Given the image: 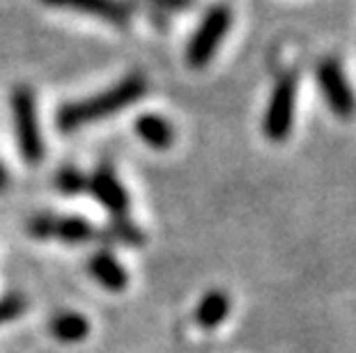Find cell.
Masks as SVG:
<instances>
[{
    "mask_svg": "<svg viewBox=\"0 0 356 353\" xmlns=\"http://www.w3.org/2000/svg\"><path fill=\"white\" fill-rule=\"evenodd\" d=\"M28 232L35 239H58L65 243H83L95 236V227L79 216L40 214L28 223Z\"/></svg>",
    "mask_w": 356,
    "mask_h": 353,
    "instance_id": "6",
    "label": "cell"
},
{
    "mask_svg": "<svg viewBox=\"0 0 356 353\" xmlns=\"http://www.w3.org/2000/svg\"><path fill=\"white\" fill-rule=\"evenodd\" d=\"M294 112H297V76L287 74L269 96L267 112L262 119V131L271 142H283L292 133Z\"/></svg>",
    "mask_w": 356,
    "mask_h": 353,
    "instance_id": "4",
    "label": "cell"
},
{
    "mask_svg": "<svg viewBox=\"0 0 356 353\" xmlns=\"http://www.w3.org/2000/svg\"><path fill=\"white\" fill-rule=\"evenodd\" d=\"M147 92V80L140 74H131V76L122 78L108 87L106 92H99L90 99L65 103L58 110V129L60 131H76L81 126L102 122V119L115 115V112L134 106L136 101L143 99Z\"/></svg>",
    "mask_w": 356,
    "mask_h": 353,
    "instance_id": "1",
    "label": "cell"
},
{
    "mask_svg": "<svg viewBox=\"0 0 356 353\" xmlns=\"http://www.w3.org/2000/svg\"><path fill=\"white\" fill-rule=\"evenodd\" d=\"M136 133L143 142H147L149 147L154 149H168L175 140V129L165 117L154 115V112H147V115H140L134 124Z\"/></svg>",
    "mask_w": 356,
    "mask_h": 353,
    "instance_id": "10",
    "label": "cell"
},
{
    "mask_svg": "<svg viewBox=\"0 0 356 353\" xmlns=\"http://www.w3.org/2000/svg\"><path fill=\"white\" fill-rule=\"evenodd\" d=\"M228 312H230L228 294L221 289H211L200 298L198 307H195V324L204 330H211L223 324Z\"/></svg>",
    "mask_w": 356,
    "mask_h": 353,
    "instance_id": "11",
    "label": "cell"
},
{
    "mask_svg": "<svg viewBox=\"0 0 356 353\" xmlns=\"http://www.w3.org/2000/svg\"><path fill=\"white\" fill-rule=\"evenodd\" d=\"M56 189L63 195L88 193V177L76 168H63L56 175Z\"/></svg>",
    "mask_w": 356,
    "mask_h": 353,
    "instance_id": "13",
    "label": "cell"
},
{
    "mask_svg": "<svg viewBox=\"0 0 356 353\" xmlns=\"http://www.w3.org/2000/svg\"><path fill=\"white\" fill-rule=\"evenodd\" d=\"M51 333L63 344H79L90 333V321L79 312H60L51 321Z\"/></svg>",
    "mask_w": 356,
    "mask_h": 353,
    "instance_id": "12",
    "label": "cell"
},
{
    "mask_svg": "<svg viewBox=\"0 0 356 353\" xmlns=\"http://www.w3.org/2000/svg\"><path fill=\"white\" fill-rule=\"evenodd\" d=\"M149 3H154L156 7H161V10L181 12V10H188V7L193 5V0H149Z\"/></svg>",
    "mask_w": 356,
    "mask_h": 353,
    "instance_id": "16",
    "label": "cell"
},
{
    "mask_svg": "<svg viewBox=\"0 0 356 353\" xmlns=\"http://www.w3.org/2000/svg\"><path fill=\"white\" fill-rule=\"evenodd\" d=\"M44 3L60 7V10L90 14V17L104 19L115 26H124L131 19V5L122 3V0H44Z\"/></svg>",
    "mask_w": 356,
    "mask_h": 353,
    "instance_id": "8",
    "label": "cell"
},
{
    "mask_svg": "<svg viewBox=\"0 0 356 353\" xmlns=\"http://www.w3.org/2000/svg\"><path fill=\"white\" fill-rule=\"evenodd\" d=\"M26 312V300L21 296H5L0 298V326L19 319Z\"/></svg>",
    "mask_w": 356,
    "mask_h": 353,
    "instance_id": "15",
    "label": "cell"
},
{
    "mask_svg": "<svg viewBox=\"0 0 356 353\" xmlns=\"http://www.w3.org/2000/svg\"><path fill=\"white\" fill-rule=\"evenodd\" d=\"M88 193L95 195V200L115 218H124L129 209V195L111 168H99L92 177H88Z\"/></svg>",
    "mask_w": 356,
    "mask_h": 353,
    "instance_id": "7",
    "label": "cell"
},
{
    "mask_svg": "<svg viewBox=\"0 0 356 353\" xmlns=\"http://www.w3.org/2000/svg\"><path fill=\"white\" fill-rule=\"evenodd\" d=\"M232 26V12L228 5H214L209 7L202 17L198 30L191 35L186 46V62L193 69H202L209 64V60L216 55L218 46L225 40L228 30Z\"/></svg>",
    "mask_w": 356,
    "mask_h": 353,
    "instance_id": "3",
    "label": "cell"
},
{
    "mask_svg": "<svg viewBox=\"0 0 356 353\" xmlns=\"http://www.w3.org/2000/svg\"><path fill=\"white\" fill-rule=\"evenodd\" d=\"M108 236L115 241H122L124 246H140L145 241L140 227H136L134 223H129L127 218H115V223L108 227Z\"/></svg>",
    "mask_w": 356,
    "mask_h": 353,
    "instance_id": "14",
    "label": "cell"
},
{
    "mask_svg": "<svg viewBox=\"0 0 356 353\" xmlns=\"http://www.w3.org/2000/svg\"><path fill=\"white\" fill-rule=\"evenodd\" d=\"M10 106L21 156H24L26 163L37 165L44 159V140L40 131V119H37L35 92L28 85H17L12 92Z\"/></svg>",
    "mask_w": 356,
    "mask_h": 353,
    "instance_id": "2",
    "label": "cell"
},
{
    "mask_svg": "<svg viewBox=\"0 0 356 353\" xmlns=\"http://www.w3.org/2000/svg\"><path fill=\"white\" fill-rule=\"evenodd\" d=\"M317 83H320V89L329 108L340 119H352L356 112V96L338 60L329 58L317 64Z\"/></svg>",
    "mask_w": 356,
    "mask_h": 353,
    "instance_id": "5",
    "label": "cell"
},
{
    "mask_svg": "<svg viewBox=\"0 0 356 353\" xmlns=\"http://www.w3.org/2000/svg\"><path fill=\"white\" fill-rule=\"evenodd\" d=\"M88 271L108 291H124L129 284V275L124 266L113 257L111 252H97L88 261Z\"/></svg>",
    "mask_w": 356,
    "mask_h": 353,
    "instance_id": "9",
    "label": "cell"
},
{
    "mask_svg": "<svg viewBox=\"0 0 356 353\" xmlns=\"http://www.w3.org/2000/svg\"><path fill=\"white\" fill-rule=\"evenodd\" d=\"M7 184H10V177H7V172L3 168V163H0V191L7 189Z\"/></svg>",
    "mask_w": 356,
    "mask_h": 353,
    "instance_id": "17",
    "label": "cell"
}]
</instances>
